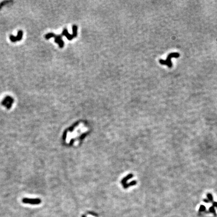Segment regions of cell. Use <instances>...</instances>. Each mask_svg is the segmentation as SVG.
<instances>
[{"mask_svg": "<svg viewBox=\"0 0 217 217\" xmlns=\"http://www.w3.org/2000/svg\"><path fill=\"white\" fill-rule=\"evenodd\" d=\"M13 2V1H4L2 2L1 3H0V10H1L4 6L8 5L10 3H12Z\"/></svg>", "mask_w": 217, "mask_h": 217, "instance_id": "cell-7", "label": "cell"}, {"mask_svg": "<svg viewBox=\"0 0 217 217\" xmlns=\"http://www.w3.org/2000/svg\"><path fill=\"white\" fill-rule=\"evenodd\" d=\"M214 206H217V203H214Z\"/></svg>", "mask_w": 217, "mask_h": 217, "instance_id": "cell-11", "label": "cell"}, {"mask_svg": "<svg viewBox=\"0 0 217 217\" xmlns=\"http://www.w3.org/2000/svg\"><path fill=\"white\" fill-rule=\"evenodd\" d=\"M207 196H208L209 199L210 200H212L213 197H212V196L211 194H208V195H207Z\"/></svg>", "mask_w": 217, "mask_h": 217, "instance_id": "cell-10", "label": "cell"}, {"mask_svg": "<svg viewBox=\"0 0 217 217\" xmlns=\"http://www.w3.org/2000/svg\"><path fill=\"white\" fill-rule=\"evenodd\" d=\"M77 31H78L77 26L73 25L72 26V31H73L72 34H70L69 33L68 29H67V28H64L61 35V36H65L67 38V39L68 40H71L73 38H74V37H77V34H78Z\"/></svg>", "mask_w": 217, "mask_h": 217, "instance_id": "cell-2", "label": "cell"}, {"mask_svg": "<svg viewBox=\"0 0 217 217\" xmlns=\"http://www.w3.org/2000/svg\"><path fill=\"white\" fill-rule=\"evenodd\" d=\"M52 37L54 38L55 42L58 44L60 48H62L63 47L64 43L62 40V36L61 35H56L53 33H48L45 35V38L47 40H48Z\"/></svg>", "mask_w": 217, "mask_h": 217, "instance_id": "cell-1", "label": "cell"}, {"mask_svg": "<svg viewBox=\"0 0 217 217\" xmlns=\"http://www.w3.org/2000/svg\"><path fill=\"white\" fill-rule=\"evenodd\" d=\"M14 102V100L11 96H7L4 98L1 102V103L3 106L6 107L8 109H10L12 107Z\"/></svg>", "mask_w": 217, "mask_h": 217, "instance_id": "cell-4", "label": "cell"}, {"mask_svg": "<svg viewBox=\"0 0 217 217\" xmlns=\"http://www.w3.org/2000/svg\"><path fill=\"white\" fill-rule=\"evenodd\" d=\"M206 210V207L204 206H201L200 207V211L203 212Z\"/></svg>", "mask_w": 217, "mask_h": 217, "instance_id": "cell-8", "label": "cell"}, {"mask_svg": "<svg viewBox=\"0 0 217 217\" xmlns=\"http://www.w3.org/2000/svg\"><path fill=\"white\" fill-rule=\"evenodd\" d=\"M179 56H180V54L178 53H171L168 55V57L165 60L160 59L159 62L163 65H167L169 68H171L172 64L171 61V58H178Z\"/></svg>", "mask_w": 217, "mask_h": 217, "instance_id": "cell-3", "label": "cell"}, {"mask_svg": "<svg viewBox=\"0 0 217 217\" xmlns=\"http://www.w3.org/2000/svg\"><path fill=\"white\" fill-rule=\"evenodd\" d=\"M22 202L25 204H29L31 205H38L41 203V200L39 199H29L24 198L22 200Z\"/></svg>", "mask_w": 217, "mask_h": 217, "instance_id": "cell-6", "label": "cell"}, {"mask_svg": "<svg viewBox=\"0 0 217 217\" xmlns=\"http://www.w3.org/2000/svg\"><path fill=\"white\" fill-rule=\"evenodd\" d=\"M210 212H212V213H215V209H214V208L213 207H211V208L210 209Z\"/></svg>", "mask_w": 217, "mask_h": 217, "instance_id": "cell-9", "label": "cell"}, {"mask_svg": "<svg viewBox=\"0 0 217 217\" xmlns=\"http://www.w3.org/2000/svg\"><path fill=\"white\" fill-rule=\"evenodd\" d=\"M23 35V32L22 30H19L18 32L17 36H14L13 35H10V39L12 42H16L20 41L22 40Z\"/></svg>", "mask_w": 217, "mask_h": 217, "instance_id": "cell-5", "label": "cell"}]
</instances>
